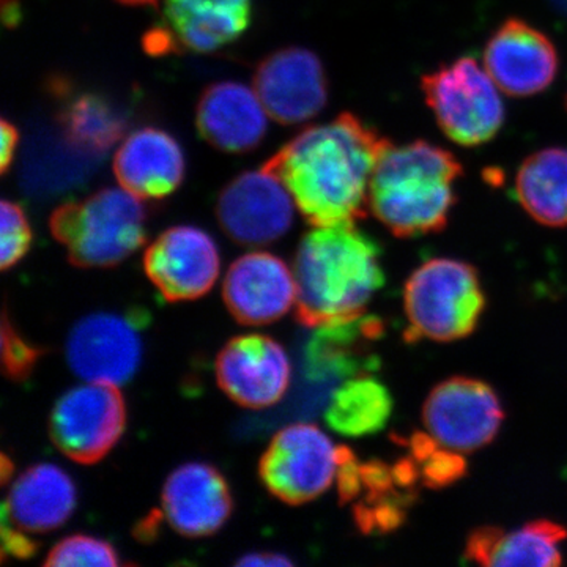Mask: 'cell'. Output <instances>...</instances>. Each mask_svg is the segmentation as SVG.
Listing matches in <instances>:
<instances>
[{"instance_id":"6da1fadb","label":"cell","mask_w":567,"mask_h":567,"mask_svg":"<svg viewBox=\"0 0 567 567\" xmlns=\"http://www.w3.org/2000/svg\"><path fill=\"white\" fill-rule=\"evenodd\" d=\"M393 144L352 112L311 126L264 163L315 227L354 224L369 210L377 164Z\"/></svg>"},{"instance_id":"7a4b0ae2","label":"cell","mask_w":567,"mask_h":567,"mask_svg":"<svg viewBox=\"0 0 567 567\" xmlns=\"http://www.w3.org/2000/svg\"><path fill=\"white\" fill-rule=\"evenodd\" d=\"M295 316L308 328L353 319L385 284L380 248L354 224L306 234L293 265Z\"/></svg>"},{"instance_id":"3957f363","label":"cell","mask_w":567,"mask_h":567,"mask_svg":"<svg viewBox=\"0 0 567 567\" xmlns=\"http://www.w3.org/2000/svg\"><path fill=\"white\" fill-rule=\"evenodd\" d=\"M462 175L457 156L440 145L423 140L391 144L372 175L369 210L394 237L440 233L457 203Z\"/></svg>"},{"instance_id":"277c9868","label":"cell","mask_w":567,"mask_h":567,"mask_svg":"<svg viewBox=\"0 0 567 567\" xmlns=\"http://www.w3.org/2000/svg\"><path fill=\"white\" fill-rule=\"evenodd\" d=\"M147 210L141 197L123 188H104L52 212V237L70 262L82 268H110L133 256L145 241Z\"/></svg>"},{"instance_id":"5b68a950","label":"cell","mask_w":567,"mask_h":567,"mask_svg":"<svg viewBox=\"0 0 567 567\" xmlns=\"http://www.w3.org/2000/svg\"><path fill=\"white\" fill-rule=\"evenodd\" d=\"M404 309L406 341L453 342L476 330L486 295L472 264L436 257L406 279Z\"/></svg>"},{"instance_id":"8992f818","label":"cell","mask_w":567,"mask_h":567,"mask_svg":"<svg viewBox=\"0 0 567 567\" xmlns=\"http://www.w3.org/2000/svg\"><path fill=\"white\" fill-rule=\"evenodd\" d=\"M498 85L473 58H458L424 74L421 92L440 130L462 147L494 140L505 125Z\"/></svg>"},{"instance_id":"52a82bcc","label":"cell","mask_w":567,"mask_h":567,"mask_svg":"<svg viewBox=\"0 0 567 567\" xmlns=\"http://www.w3.org/2000/svg\"><path fill=\"white\" fill-rule=\"evenodd\" d=\"M339 446L322 429L292 424L275 435L260 458L264 486L287 505H305L323 495L338 475Z\"/></svg>"},{"instance_id":"ba28073f","label":"cell","mask_w":567,"mask_h":567,"mask_svg":"<svg viewBox=\"0 0 567 567\" xmlns=\"http://www.w3.org/2000/svg\"><path fill=\"white\" fill-rule=\"evenodd\" d=\"M126 405L118 386L87 382L59 399L51 413L54 445L78 464L102 461L122 439Z\"/></svg>"},{"instance_id":"9c48e42d","label":"cell","mask_w":567,"mask_h":567,"mask_svg":"<svg viewBox=\"0 0 567 567\" xmlns=\"http://www.w3.org/2000/svg\"><path fill=\"white\" fill-rule=\"evenodd\" d=\"M251 17L252 0H164L162 20L144 47L152 55L208 54L240 39Z\"/></svg>"},{"instance_id":"30bf717a","label":"cell","mask_w":567,"mask_h":567,"mask_svg":"<svg viewBox=\"0 0 567 567\" xmlns=\"http://www.w3.org/2000/svg\"><path fill=\"white\" fill-rule=\"evenodd\" d=\"M505 410L494 388L483 380L453 377L429 393L423 406L425 431L436 442L466 454L491 445Z\"/></svg>"},{"instance_id":"8fae6325","label":"cell","mask_w":567,"mask_h":567,"mask_svg":"<svg viewBox=\"0 0 567 567\" xmlns=\"http://www.w3.org/2000/svg\"><path fill=\"white\" fill-rule=\"evenodd\" d=\"M295 200L279 177L260 167L224 186L216 218L235 244L265 246L279 240L293 223Z\"/></svg>"},{"instance_id":"7c38bea8","label":"cell","mask_w":567,"mask_h":567,"mask_svg":"<svg viewBox=\"0 0 567 567\" xmlns=\"http://www.w3.org/2000/svg\"><path fill=\"white\" fill-rule=\"evenodd\" d=\"M484 69L499 91L514 99L546 92L559 71L557 47L547 33L520 20L507 18L484 48Z\"/></svg>"},{"instance_id":"4fadbf2b","label":"cell","mask_w":567,"mask_h":567,"mask_svg":"<svg viewBox=\"0 0 567 567\" xmlns=\"http://www.w3.org/2000/svg\"><path fill=\"white\" fill-rule=\"evenodd\" d=\"M254 91L281 125H300L327 106L328 80L320 59L305 48L271 52L254 71Z\"/></svg>"},{"instance_id":"5bb4252c","label":"cell","mask_w":567,"mask_h":567,"mask_svg":"<svg viewBox=\"0 0 567 567\" xmlns=\"http://www.w3.org/2000/svg\"><path fill=\"white\" fill-rule=\"evenodd\" d=\"M144 268L166 300H197L210 292L221 270L215 240L199 227L174 226L148 246Z\"/></svg>"},{"instance_id":"9a60e30c","label":"cell","mask_w":567,"mask_h":567,"mask_svg":"<svg viewBox=\"0 0 567 567\" xmlns=\"http://www.w3.org/2000/svg\"><path fill=\"white\" fill-rule=\"evenodd\" d=\"M215 371L224 393L248 409L278 404L292 377L286 350L264 334L238 336L227 342L216 358Z\"/></svg>"},{"instance_id":"2e32d148","label":"cell","mask_w":567,"mask_h":567,"mask_svg":"<svg viewBox=\"0 0 567 567\" xmlns=\"http://www.w3.org/2000/svg\"><path fill=\"white\" fill-rule=\"evenodd\" d=\"M65 352L71 371L85 382L122 386L140 369L142 341L126 317L99 312L74 324Z\"/></svg>"},{"instance_id":"e0dca14e","label":"cell","mask_w":567,"mask_h":567,"mask_svg":"<svg viewBox=\"0 0 567 567\" xmlns=\"http://www.w3.org/2000/svg\"><path fill=\"white\" fill-rule=\"evenodd\" d=\"M230 315L244 324L276 322L297 301L293 271L270 252H249L235 260L223 284Z\"/></svg>"},{"instance_id":"ac0fdd59","label":"cell","mask_w":567,"mask_h":567,"mask_svg":"<svg viewBox=\"0 0 567 567\" xmlns=\"http://www.w3.org/2000/svg\"><path fill=\"white\" fill-rule=\"evenodd\" d=\"M233 506L221 473L203 462L178 466L164 484V517L186 537L215 535L230 517Z\"/></svg>"},{"instance_id":"d6986e66","label":"cell","mask_w":567,"mask_h":567,"mask_svg":"<svg viewBox=\"0 0 567 567\" xmlns=\"http://www.w3.org/2000/svg\"><path fill=\"white\" fill-rule=\"evenodd\" d=\"M268 117L256 91L234 81L208 85L196 107L200 137L226 153H248L259 147L267 134Z\"/></svg>"},{"instance_id":"ffe728a7","label":"cell","mask_w":567,"mask_h":567,"mask_svg":"<svg viewBox=\"0 0 567 567\" xmlns=\"http://www.w3.org/2000/svg\"><path fill=\"white\" fill-rule=\"evenodd\" d=\"M112 171L126 192L141 199L158 200L181 188L186 162L173 134L145 126L118 145Z\"/></svg>"},{"instance_id":"44dd1931","label":"cell","mask_w":567,"mask_h":567,"mask_svg":"<svg viewBox=\"0 0 567 567\" xmlns=\"http://www.w3.org/2000/svg\"><path fill=\"white\" fill-rule=\"evenodd\" d=\"M76 487L59 466L41 464L22 473L2 506V520L28 535L54 532L73 514Z\"/></svg>"},{"instance_id":"7402d4cb","label":"cell","mask_w":567,"mask_h":567,"mask_svg":"<svg viewBox=\"0 0 567 567\" xmlns=\"http://www.w3.org/2000/svg\"><path fill=\"white\" fill-rule=\"evenodd\" d=\"M567 528L548 518H537L507 533L498 527H481L466 537L465 558L481 566L563 565V543Z\"/></svg>"},{"instance_id":"603a6c76","label":"cell","mask_w":567,"mask_h":567,"mask_svg":"<svg viewBox=\"0 0 567 567\" xmlns=\"http://www.w3.org/2000/svg\"><path fill=\"white\" fill-rule=\"evenodd\" d=\"M319 328L306 353L308 371L317 379L327 375L352 379L377 368L372 347L385 331L382 320L361 315Z\"/></svg>"},{"instance_id":"cb8c5ba5","label":"cell","mask_w":567,"mask_h":567,"mask_svg":"<svg viewBox=\"0 0 567 567\" xmlns=\"http://www.w3.org/2000/svg\"><path fill=\"white\" fill-rule=\"evenodd\" d=\"M514 193L536 223L567 227V148L548 147L528 155L518 167Z\"/></svg>"},{"instance_id":"d4e9b609","label":"cell","mask_w":567,"mask_h":567,"mask_svg":"<svg viewBox=\"0 0 567 567\" xmlns=\"http://www.w3.org/2000/svg\"><path fill=\"white\" fill-rule=\"evenodd\" d=\"M391 413L390 390L374 377L364 374L352 377L336 391L324 420L338 434L363 436L382 431Z\"/></svg>"},{"instance_id":"484cf974","label":"cell","mask_w":567,"mask_h":567,"mask_svg":"<svg viewBox=\"0 0 567 567\" xmlns=\"http://www.w3.org/2000/svg\"><path fill=\"white\" fill-rule=\"evenodd\" d=\"M63 136L80 152L103 155L126 130V118L114 103L96 93H78L59 110Z\"/></svg>"},{"instance_id":"4316f807","label":"cell","mask_w":567,"mask_h":567,"mask_svg":"<svg viewBox=\"0 0 567 567\" xmlns=\"http://www.w3.org/2000/svg\"><path fill=\"white\" fill-rule=\"evenodd\" d=\"M409 456L415 461L424 487L445 488L466 476L464 454L436 442L429 432H416L405 442Z\"/></svg>"},{"instance_id":"83f0119b","label":"cell","mask_w":567,"mask_h":567,"mask_svg":"<svg viewBox=\"0 0 567 567\" xmlns=\"http://www.w3.org/2000/svg\"><path fill=\"white\" fill-rule=\"evenodd\" d=\"M118 554L106 540L87 535H73L54 546L44 561L51 567H115Z\"/></svg>"},{"instance_id":"f1b7e54d","label":"cell","mask_w":567,"mask_h":567,"mask_svg":"<svg viewBox=\"0 0 567 567\" xmlns=\"http://www.w3.org/2000/svg\"><path fill=\"white\" fill-rule=\"evenodd\" d=\"M32 245V229L28 215L20 204L2 200V246H0V265L2 270L14 267Z\"/></svg>"},{"instance_id":"f546056e","label":"cell","mask_w":567,"mask_h":567,"mask_svg":"<svg viewBox=\"0 0 567 567\" xmlns=\"http://www.w3.org/2000/svg\"><path fill=\"white\" fill-rule=\"evenodd\" d=\"M41 350L32 346L9 322L3 315L2 320V365L3 372L14 382L28 379L35 365L39 364Z\"/></svg>"},{"instance_id":"4dcf8cb0","label":"cell","mask_w":567,"mask_h":567,"mask_svg":"<svg viewBox=\"0 0 567 567\" xmlns=\"http://www.w3.org/2000/svg\"><path fill=\"white\" fill-rule=\"evenodd\" d=\"M2 546L3 555H11L14 558H29L35 555L37 544L28 533L14 528L9 522L2 520Z\"/></svg>"},{"instance_id":"1f68e13d","label":"cell","mask_w":567,"mask_h":567,"mask_svg":"<svg viewBox=\"0 0 567 567\" xmlns=\"http://www.w3.org/2000/svg\"><path fill=\"white\" fill-rule=\"evenodd\" d=\"M2 152H0V171L2 174L9 173L11 163L14 159V153H17L18 144H20V132L13 123L3 118L2 125Z\"/></svg>"},{"instance_id":"d6a6232c","label":"cell","mask_w":567,"mask_h":567,"mask_svg":"<svg viewBox=\"0 0 567 567\" xmlns=\"http://www.w3.org/2000/svg\"><path fill=\"white\" fill-rule=\"evenodd\" d=\"M238 566L245 567H284L292 566L290 558L281 554H271V551H259V554H249L238 559Z\"/></svg>"},{"instance_id":"836d02e7","label":"cell","mask_w":567,"mask_h":567,"mask_svg":"<svg viewBox=\"0 0 567 567\" xmlns=\"http://www.w3.org/2000/svg\"><path fill=\"white\" fill-rule=\"evenodd\" d=\"M117 2L128 7H156L158 0H117Z\"/></svg>"},{"instance_id":"e575fe53","label":"cell","mask_w":567,"mask_h":567,"mask_svg":"<svg viewBox=\"0 0 567 567\" xmlns=\"http://www.w3.org/2000/svg\"><path fill=\"white\" fill-rule=\"evenodd\" d=\"M547 2L550 3L551 9L567 20V0H547Z\"/></svg>"},{"instance_id":"d590c367","label":"cell","mask_w":567,"mask_h":567,"mask_svg":"<svg viewBox=\"0 0 567 567\" xmlns=\"http://www.w3.org/2000/svg\"><path fill=\"white\" fill-rule=\"evenodd\" d=\"M13 472V466H11V462L7 456H2V481L7 483L10 477V473Z\"/></svg>"},{"instance_id":"8d00e7d4","label":"cell","mask_w":567,"mask_h":567,"mask_svg":"<svg viewBox=\"0 0 567 567\" xmlns=\"http://www.w3.org/2000/svg\"><path fill=\"white\" fill-rule=\"evenodd\" d=\"M566 106H567V96H566Z\"/></svg>"}]
</instances>
